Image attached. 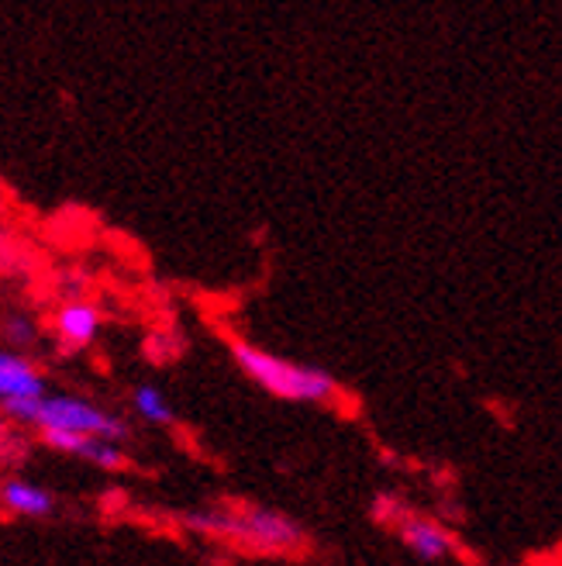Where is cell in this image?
I'll return each instance as SVG.
<instances>
[{
  "label": "cell",
  "instance_id": "obj_1",
  "mask_svg": "<svg viewBox=\"0 0 562 566\" xmlns=\"http://www.w3.org/2000/svg\"><path fill=\"white\" fill-rule=\"evenodd\" d=\"M177 525L193 535H204V539H221L256 553H297L307 546L304 525L287 512H279V507H266V504L193 507V512L177 515Z\"/></svg>",
  "mask_w": 562,
  "mask_h": 566
},
{
  "label": "cell",
  "instance_id": "obj_2",
  "mask_svg": "<svg viewBox=\"0 0 562 566\" xmlns=\"http://www.w3.org/2000/svg\"><path fill=\"white\" fill-rule=\"evenodd\" d=\"M232 363L238 366V374L252 380L259 390H266L269 398L290 401V405H335L342 398V387L328 370L315 363H297L287 356H276L248 338H229Z\"/></svg>",
  "mask_w": 562,
  "mask_h": 566
},
{
  "label": "cell",
  "instance_id": "obj_3",
  "mask_svg": "<svg viewBox=\"0 0 562 566\" xmlns=\"http://www.w3.org/2000/svg\"><path fill=\"white\" fill-rule=\"evenodd\" d=\"M21 424H28V429H35V432H73V436H97L110 442L131 439V424L121 415L100 408L91 398H79V394L45 390L39 401H32Z\"/></svg>",
  "mask_w": 562,
  "mask_h": 566
},
{
  "label": "cell",
  "instance_id": "obj_4",
  "mask_svg": "<svg viewBox=\"0 0 562 566\" xmlns=\"http://www.w3.org/2000/svg\"><path fill=\"white\" fill-rule=\"evenodd\" d=\"M45 390L49 380L32 356L0 346V411L21 424L32 401H39Z\"/></svg>",
  "mask_w": 562,
  "mask_h": 566
},
{
  "label": "cell",
  "instance_id": "obj_5",
  "mask_svg": "<svg viewBox=\"0 0 562 566\" xmlns=\"http://www.w3.org/2000/svg\"><path fill=\"white\" fill-rule=\"evenodd\" d=\"M104 332V311L87 297H70L55 307L52 315V335L63 353H83L91 349Z\"/></svg>",
  "mask_w": 562,
  "mask_h": 566
},
{
  "label": "cell",
  "instance_id": "obj_6",
  "mask_svg": "<svg viewBox=\"0 0 562 566\" xmlns=\"http://www.w3.org/2000/svg\"><path fill=\"white\" fill-rule=\"evenodd\" d=\"M39 439L63 452V457H73L87 467H97L104 473H118L128 467V449L125 442H110V439H97V436H73V432H39Z\"/></svg>",
  "mask_w": 562,
  "mask_h": 566
},
{
  "label": "cell",
  "instance_id": "obj_7",
  "mask_svg": "<svg viewBox=\"0 0 562 566\" xmlns=\"http://www.w3.org/2000/svg\"><path fill=\"white\" fill-rule=\"evenodd\" d=\"M55 494L28 476H4L0 480V507L18 518H52L55 515Z\"/></svg>",
  "mask_w": 562,
  "mask_h": 566
},
{
  "label": "cell",
  "instance_id": "obj_8",
  "mask_svg": "<svg viewBox=\"0 0 562 566\" xmlns=\"http://www.w3.org/2000/svg\"><path fill=\"white\" fill-rule=\"evenodd\" d=\"M397 535L401 543L411 556L425 559V563H438L445 556H453V535H448L438 522L432 518H417V515H407L401 525H397Z\"/></svg>",
  "mask_w": 562,
  "mask_h": 566
},
{
  "label": "cell",
  "instance_id": "obj_9",
  "mask_svg": "<svg viewBox=\"0 0 562 566\" xmlns=\"http://www.w3.org/2000/svg\"><path fill=\"white\" fill-rule=\"evenodd\" d=\"M131 411L142 418L152 429H173L177 424V408L173 401L156 384H135L131 387Z\"/></svg>",
  "mask_w": 562,
  "mask_h": 566
},
{
  "label": "cell",
  "instance_id": "obj_10",
  "mask_svg": "<svg viewBox=\"0 0 562 566\" xmlns=\"http://www.w3.org/2000/svg\"><path fill=\"white\" fill-rule=\"evenodd\" d=\"M0 338H4L8 349H32L39 338H42V328L32 315H24V311H11V315L0 318Z\"/></svg>",
  "mask_w": 562,
  "mask_h": 566
}]
</instances>
